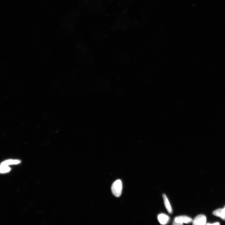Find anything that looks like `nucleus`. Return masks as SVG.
<instances>
[{
  "instance_id": "39448f33",
  "label": "nucleus",
  "mask_w": 225,
  "mask_h": 225,
  "mask_svg": "<svg viewBox=\"0 0 225 225\" xmlns=\"http://www.w3.org/2000/svg\"><path fill=\"white\" fill-rule=\"evenodd\" d=\"M215 216L218 217L222 219L225 220V210L224 209H219L214 211L212 212Z\"/></svg>"
},
{
  "instance_id": "423d86ee",
  "label": "nucleus",
  "mask_w": 225,
  "mask_h": 225,
  "mask_svg": "<svg viewBox=\"0 0 225 225\" xmlns=\"http://www.w3.org/2000/svg\"><path fill=\"white\" fill-rule=\"evenodd\" d=\"M163 198L165 206L167 210L169 213L171 214L172 213V209L170 204L169 201V199L165 194L163 195Z\"/></svg>"
},
{
  "instance_id": "f03ea898",
  "label": "nucleus",
  "mask_w": 225,
  "mask_h": 225,
  "mask_svg": "<svg viewBox=\"0 0 225 225\" xmlns=\"http://www.w3.org/2000/svg\"><path fill=\"white\" fill-rule=\"evenodd\" d=\"M193 220L191 218L186 216H180L175 218L173 224L182 225L183 223L189 224L192 222Z\"/></svg>"
},
{
  "instance_id": "9d476101",
  "label": "nucleus",
  "mask_w": 225,
  "mask_h": 225,
  "mask_svg": "<svg viewBox=\"0 0 225 225\" xmlns=\"http://www.w3.org/2000/svg\"><path fill=\"white\" fill-rule=\"evenodd\" d=\"M224 210H225V207H224Z\"/></svg>"
},
{
  "instance_id": "f257e3e1",
  "label": "nucleus",
  "mask_w": 225,
  "mask_h": 225,
  "mask_svg": "<svg viewBox=\"0 0 225 225\" xmlns=\"http://www.w3.org/2000/svg\"><path fill=\"white\" fill-rule=\"evenodd\" d=\"M122 181L120 180H117L112 185L111 187L112 193L116 197H119L122 195Z\"/></svg>"
},
{
  "instance_id": "1a4fd4ad",
  "label": "nucleus",
  "mask_w": 225,
  "mask_h": 225,
  "mask_svg": "<svg viewBox=\"0 0 225 225\" xmlns=\"http://www.w3.org/2000/svg\"><path fill=\"white\" fill-rule=\"evenodd\" d=\"M207 224V225H219V224L218 222H216L213 224Z\"/></svg>"
},
{
  "instance_id": "6e6552de",
  "label": "nucleus",
  "mask_w": 225,
  "mask_h": 225,
  "mask_svg": "<svg viewBox=\"0 0 225 225\" xmlns=\"http://www.w3.org/2000/svg\"><path fill=\"white\" fill-rule=\"evenodd\" d=\"M10 170V168L6 165H1V173H5L9 172Z\"/></svg>"
},
{
  "instance_id": "0eeeda50",
  "label": "nucleus",
  "mask_w": 225,
  "mask_h": 225,
  "mask_svg": "<svg viewBox=\"0 0 225 225\" xmlns=\"http://www.w3.org/2000/svg\"><path fill=\"white\" fill-rule=\"evenodd\" d=\"M20 161L17 160H9L5 161L1 163V165H10L17 164L20 163Z\"/></svg>"
},
{
  "instance_id": "7ed1b4c3",
  "label": "nucleus",
  "mask_w": 225,
  "mask_h": 225,
  "mask_svg": "<svg viewBox=\"0 0 225 225\" xmlns=\"http://www.w3.org/2000/svg\"><path fill=\"white\" fill-rule=\"evenodd\" d=\"M206 218L203 215H199L196 217L192 221L194 225H204L206 224Z\"/></svg>"
},
{
  "instance_id": "20e7f679",
  "label": "nucleus",
  "mask_w": 225,
  "mask_h": 225,
  "mask_svg": "<svg viewBox=\"0 0 225 225\" xmlns=\"http://www.w3.org/2000/svg\"><path fill=\"white\" fill-rule=\"evenodd\" d=\"M158 219L160 223L162 225L167 224L170 219L168 215L164 214H161L158 215Z\"/></svg>"
}]
</instances>
